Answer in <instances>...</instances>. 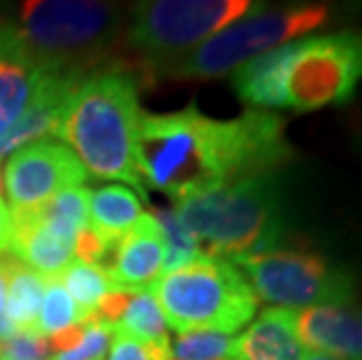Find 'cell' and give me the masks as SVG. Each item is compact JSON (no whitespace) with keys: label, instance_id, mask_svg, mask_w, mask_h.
Wrapping results in <instances>:
<instances>
[{"label":"cell","instance_id":"obj_1","mask_svg":"<svg viewBox=\"0 0 362 360\" xmlns=\"http://www.w3.org/2000/svg\"><path fill=\"white\" fill-rule=\"evenodd\" d=\"M295 157L285 120L269 110L213 120L187 105L175 112H143L138 122L136 168L143 187L159 190L173 202L274 173Z\"/></svg>","mask_w":362,"mask_h":360},{"label":"cell","instance_id":"obj_2","mask_svg":"<svg viewBox=\"0 0 362 360\" xmlns=\"http://www.w3.org/2000/svg\"><path fill=\"white\" fill-rule=\"evenodd\" d=\"M136 68L119 64L89 73L68 103L61 139L96 180H122L148 197L136 168V134L141 122Z\"/></svg>","mask_w":362,"mask_h":360},{"label":"cell","instance_id":"obj_3","mask_svg":"<svg viewBox=\"0 0 362 360\" xmlns=\"http://www.w3.org/2000/svg\"><path fill=\"white\" fill-rule=\"evenodd\" d=\"M129 10L91 0H28L19 5V40L45 73L87 78L124 59ZM129 64V61H127Z\"/></svg>","mask_w":362,"mask_h":360},{"label":"cell","instance_id":"obj_4","mask_svg":"<svg viewBox=\"0 0 362 360\" xmlns=\"http://www.w3.org/2000/svg\"><path fill=\"white\" fill-rule=\"evenodd\" d=\"M175 213L208 257H243L283 239V182L279 171L252 175L213 192L175 202Z\"/></svg>","mask_w":362,"mask_h":360},{"label":"cell","instance_id":"obj_5","mask_svg":"<svg viewBox=\"0 0 362 360\" xmlns=\"http://www.w3.org/2000/svg\"><path fill=\"white\" fill-rule=\"evenodd\" d=\"M166 325L182 332L234 335L257 316L259 297L232 260L202 255L152 283Z\"/></svg>","mask_w":362,"mask_h":360},{"label":"cell","instance_id":"obj_6","mask_svg":"<svg viewBox=\"0 0 362 360\" xmlns=\"http://www.w3.org/2000/svg\"><path fill=\"white\" fill-rule=\"evenodd\" d=\"M250 0H150L129 10L124 59L145 80L245 17Z\"/></svg>","mask_w":362,"mask_h":360},{"label":"cell","instance_id":"obj_7","mask_svg":"<svg viewBox=\"0 0 362 360\" xmlns=\"http://www.w3.org/2000/svg\"><path fill=\"white\" fill-rule=\"evenodd\" d=\"M332 19L329 5H288L279 10H252L220 33L171 61L152 75L164 80H213L238 71L243 64L288 45L292 37L322 28Z\"/></svg>","mask_w":362,"mask_h":360},{"label":"cell","instance_id":"obj_8","mask_svg":"<svg viewBox=\"0 0 362 360\" xmlns=\"http://www.w3.org/2000/svg\"><path fill=\"white\" fill-rule=\"evenodd\" d=\"M362 80V30L311 35L279 47L281 108L313 112L353 101Z\"/></svg>","mask_w":362,"mask_h":360},{"label":"cell","instance_id":"obj_9","mask_svg":"<svg viewBox=\"0 0 362 360\" xmlns=\"http://www.w3.org/2000/svg\"><path fill=\"white\" fill-rule=\"evenodd\" d=\"M232 262L245 274L259 300L279 309H311L322 304H351L356 279L332 265L322 252L306 248H272Z\"/></svg>","mask_w":362,"mask_h":360},{"label":"cell","instance_id":"obj_10","mask_svg":"<svg viewBox=\"0 0 362 360\" xmlns=\"http://www.w3.org/2000/svg\"><path fill=\"white\" fill-rule=\"evenodd\" d=\"M87 168L64 143L42 141L26 145L10 157L3 180L12 209H33L64 190L82 187Z\"/></svg>","mask_w":362,"mask_h":360},{"label":"cell","instance_id":"obj_11","mask_svg":"<svg viewBox=\"0 0 362 360\" xmlns=\"http://www.w3.org/2000/svg\"><path fill=\"white\" fill-rule=\"evenodd\" d=\"M82 80L84 78H80V75L42 73L40 87H37L24 117L0 141V159L12 157L14 152L26 148V145L59 141L68 103H71L73 91L78 89Z\"/></svg>","mask_w":362,"mask_h":360},{"label":"cell","instance_id":"obj_12","mask_svg":"<svg viewBox=\"0 0 362 360\" xmlns=\"http://www.w3.org/2000/svg\"><path fill=\"white\" fill-rule=\"evenodd\" d=\"M299 342L337 360H362V306L322 304L295 313Z\"/></svg>","mask_w":362,"mask_h":360},{"label":"cell","instance_id":"obj_13","mask_svg":"<svg viewBox=\"0 0 362 360\" xmlns=\"http://www.w3.org/2000/svg\"><path fill=\"white\" fill-rule=\"evenodd\" d=\"M161 267H164V239L159 222L145 213L141 222L110 250L103 269L115 288L148 290L161 277Z\"/></svg>","mask_w":362,"mask_h":360},{"label":"cell","instance_id":"obj_14","mask_svg":"<svg viewBox=\"0 0 362 360\" xmlns=\"http://www.w3.org/2000/svg\"><path fill=\"white\" fill-rule=\"evenodd\" d=\"M42 73L26 54L14 24L0 21V141L24 117Z\"/></svg>","mask_w":362,"mask_h":360},{"label":"cell","instance_id":"obj_15","mask_svg":"<svg viewBox=\"0 0 362 360\" xmlns=\"http://www.w3.org/2000/svg\"><path fill=\"white\" fill-rule=\"evenodd\" d=\"M12 250L33 272L42 277H59L75 257L71 241H64L45 225L40 209H12Z\"/></svg>","mask_w":362,"mask_h":360},{"label":"cell","instance_id":"obj_16","mask_svg":"<svg viewBox=\"0 0 362 360\" xmlns=\"http://www.w3.org/2000/svg\"><path fill=\"white\" fill-rule=\"evenodd\" d=\"M304 347L295 330V311L264 309L243 335H238L229 360H302Z\"/></svg>","mask_w":362,"mask_h":360},{"label":"cell","instance_id":"obj_17","mask_svg":"<svg viewBox=\"0 0 362 360\" xmlns=\"http://www.w3.org/2000/svg\"><path fill=\"white\" fill-rule=\"evenodd\" d=\"M145 216L141 197L127 185H105L91 192L89 227L115 248Z\"/></svg>","mask_w":362,"mask_h":360},{"label":"cell","instance_id":"obj_18","mask_svg":"<svg viewBox=\"0 0 362 360\" xmlns=\"http://www.w3.org/2000/svg\"><path fill=\"white\" fill-rule=\"evenodd\" d=\"M45 288H47V277L33 272L12 255L5 311L17 332H37V316H40Z\"/></svg>","mask_w":362,"mask_h":360},{"label":"cell","instance_id":"obj_19","mask_svg":"<svg viewBox=\"0 0 362 360\" xmlns=\"http://www.w3.org/2000/svg\"><path fill=\"white\" fill-rule=\"evenodd\" d=\"M89 199L91 190L87 187H73L64 190L57 197H52L49 202L40 204V216L45 220V225L57 236H61L64 241L75 243L82 229L89 227Z\"/></svg>","mask_w":362,"mask_h":360},{"label":"cell","instance_id":"obj_20","mask_svg":"<svg viewBox=\"0 0 362 360\" xmlns=\"http://www.w3.org/2000/svg\"><path fill=\"white\" fill-rule=\"evenodd\" d=\"M112 332L129 335L145 344H159V347H168V344H171L164 313H161L150 288L136 290V293L131 295V302L127 306L124 316L112 327Z\"/></svg>","mask_w":362,"mask_h":360},{"label":"cell","instance_id":"obj_21","mask_svg":"<svg viewBox=\"0 0 362 360\" xmlns=\"http://www.w3.org/2000/svg\"><path fill=\"white\" fill-rule=\"evenodd\" d=\"M61 281H64L68 295L73 297L75 306H78L80 313L87 320H91V316H94L98 302H101L110 290H115V283L105 274L103 267L80 262V260H73V262L61 272Z\"/></svg>","mask_w":362,"mask_h":360},{"label":"cell","instance_id":"obj_22","mask_svg":"<svg viewBox=\"0 0 362 360\" xmlns=\"http://www.w3.org/2000/svg\"><path fill=\"white\" fill-rule=\"evenodd\" d=\"M152 218L159 222L161 239H164V267H161V274L180 269V267L194 262L197 257L204 255L197 239L180 222L175 209H152Z\"/></svg>","mask_w":362,"mask_h":360},{"label":"cell","instance_id":"obj_23","mask_svg":"<svg viewBox=\"0 0 362 360\" xmlns=\"http://www.w3.org/2000/svg\"><path fill=\"white\" fill-rule=\"evenodd\" d=\"M82 323H87V318L82 316L73 297L68 295L64 281H61V274L59 277H47V288H45L40 316H37V332L42 337H52Z\"/></svg>","mask_w":362,"mask_h":360},{"label":"cell","instance_id":"obj_24","mask_svg":"<svg viewBox=\"0 0 362 360\" xmlns=\"http://www.w3.org/2000/svg\"><path fill=\"white\" fill-rule=\"evenodd\" d=\"M234 337L220 332H182L171 342L173 360H229Z\"/></svg>","mask_w":362,"mask_h":360},{"label":"cell","instance_id":"obj_25","mask_svg":"<svg viewBox=\"0 0 362 360\" xmlns=\"http://www.w3.org/2000/svg\"><path fill=\"white\" fill-rule=\"evenodd\" d=\"M0 360H54V354L40 332H14L0 339Z\"/></svg>","mask_w":362,"mask_h":360},{"label":"cell","instance_id":"obj_26","mask_svg":"<svg viewBox=\"0 0 362 360\" xmlns=\"http://www.w3.org/2000/svg\"><path fill=\"white\" fill-rule=\"evenodd\" d=\"M110 337H112V327L103 325L98 320H87V330L80 344L66 354L54 356V360H105L107 349H110Z\"/></svg>","mask_w":362,"mask_h":360},{"label":"cell","instance_id":"obj_27","mask_svg":"<svg viewBox=\"0 0 362 360\" xmlns=\"http://www.w3.org/2000/svg\"><path fill=\"white\" fill-rule=\"evenodd\" d=\"M105 360H173V354L171 344L159 347V344H145L129 335L115 332V342L107 349Z\"/></svg>","mask_w":362,"mask_h":360},{"label":"cell","instance_id":"obj_28","mask_svg":"<svg viewBox=\"0 0 362 360\" xmlns=\"http://www.w3.org/2000/svg\"><path fill=\"white\" fill-rule=\"evenodd\" d=\"M10 267H12V255H0V339H7L14 332L12 320L7 318V283H10Z\"/></svg>","mask_w":362,"mask_h":360},{"label":"cell","instance_id":"obj_29","mask_svg":"<svg viewBox=\"0 0 362 360\" xmlns=\"http://www.w3.org/2000/svg\"><path fill=\"white\" fill-rule=\"evenodd\" d=\"M12 250V213L0 197V255H10Z\"/></svg>","mask_w":362,"mask_h":360},{"label":"cell","instance_id":"obj_30","mask_svg":"<svg viewBox=\"0 0 362 360\" xmlns=\"http://www.w3.org/2000/svg\"><path fill=\"white\" fill-rule=\"evenodd\" d=\"M302 360H337V358H329V356H322V354H315V351H311V354H304Z\"/></svg>","mask_w":362,"mask_h":360}]
</instances>
